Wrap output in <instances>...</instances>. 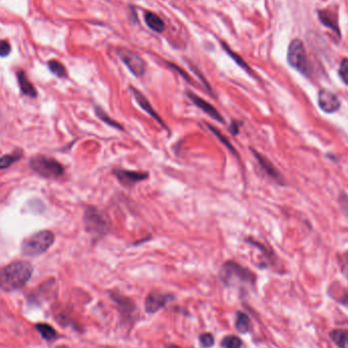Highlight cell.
<instances>
[{
  "label": "cell",
  "mask_w": 348,
  "mask_h": 348,
  "mask_svg": "<svg viewBox=\"0 0 348 348\" xmlns=\"http://www.w3.org/2000/svg\"><path fill=\"white\" fill-rule=\"evenodd\" d=\"M33 273V266L29 262L18 261L7 265L0 271V289L10 292L15 291L30 280Z\"/></svg>",
  "instance_id": "cell-1"
},
{
  "label": "cell",
  "mask_w": 348,
  "mask_h": 348,
  "mask_svg": "<svg viewBox=\"0 0 348 348\" xmlns=\"http://www.w3.org/2000/svg\"><path fill=\"white\" fill-rule=\"evenodd\" d=\"M219 277L228 287H253L255 283L254 274L234 261H227L222 265Z\"/></svg>",
  "instance_id": "cell-2"
},
{
  "label": "cell",
  "mask_w": 348,
  "mask_h": 348,
  "mask_svg": "<svg viewBox=\"0 0 348 348\" xmlns=\"http://www.w3.org/2000/svg\"><path fill=\"white\" fill-rule=\"evenodd\" d=\"M84 224L88 233L95 239H100L109 233L111 223L107 215L94 206L86 209L84 214Z\"/></svg>",
  "instance_id": "cell-3"
},
{
  "label": "cell",
  "mask_w": 348,
  "mask_h": 348,
  "mask_svg": "<svg viewBox=\"0 0 348 348\" xmlns=\"http://www.w3.org/2000/svg\"><path fill=\"white\" fill-rule=\"evenodd\" d=\"M54 234L50 230L36 232L22 243V253L27 257H37L44 253L54 243Z\"/></svg>",
  "instance_id": "cell-4"
},
{
  "label": "cell",
  "mask_w": 348,
  "mask_h": 348,
  "mask_svg": "<svg viewBox=\"0 0 348 348\" xmlns=\"http://www.w3.org/2000/svg\"><path fill=\"white\" fill-rule=\"evenodd\" d=\"M30 165L39 175L46 178H57L64 173L63 166L58 161L43 155L34 156L30 161Z\"/></svg>",
  "instance_id": "cell-5"
},
{
  "label": "cell",
  "mask_w": 348,
  "mask_h": 348,
  "mask_svg": "<svg viewBox=\"0 0 348 348\" xmlns=\"http://www.w3.org/2000/svg\"><path fill=\"white\" fill-rule=\"evenodd\" d=\"M287 61L290 66L300 71L301 74L309 76V61L301 40L294 39L290 42L287 51Z\"/></svg>",
  "instance_id": "cell-6"
},
{
  "label": "cell",
  "mask_w": 348,
  "mask_h": 348,
  "mask_svg": "<svg viewBox=\"0 0 348 348\" xmlns=\"http://www.w3.org/2000/svg\"><path fill=\"white\" fill-rule=\"evenodd\" d=\"M117 53L130 73L137 78L142 77L146 71V63L139 54L128 49H119Z\"/></svg>",
  "instance_id": "cell-7"
},
{
  "label": "cell",
  "mask_w": 348,
  "mask_h": 348,
  "mask_svg": "<svg viewBox=\"0 0 348 348\" xmlns=\"http://www.w3.org/2000/svg\"><path fill=\"white\" fill-rule=\"evenodd\" d=\"M113 174L121 186H124L126 188H132L134 186H136L137 183L149 178L148 172L134 171V170H127L122 168L114 169Z\"/></svg>",
  "instance_id": "cell-8"
},
{
  "label": "cell",
  "mask_w": 348,
  "mask_h": 348,
  "mask_svg": "<svg viewBox=\"0 0 348 348\" xmlns=\"http://www.w3.org/2000/svg\"><path fill=\"white\" fill-rule=\"evenodd\" d=\"M173 299L171 294L161 293L159 291H152L148 294L145 301V308L148 314H155L164 308L166 303Z\"/></svg>",
  "instance_id": "cell-9"
},
{
  "label": "cell",
  "mask_w": 348,
  "mask_h": 348,
  "mask_svg": "<svg viewBox=\"0 0 348 348\" xmlns=\"http://www.w3.org/2000/svg\"><path fill=\"white\" fill-rule=\"evenodd\" d=\"M318 104L326 113H334L339 110L341 102L337 95L332 93L331 91L321 90L318 95Z\"/></svg>",
  "instance_id": "cell-10"
},
{
  "label": "cell",
  "mask_w": 348,
  "mask_h": 348,
  "mask_svg": "<svg viewBox=\"0 0 348 348\" xmlns=\"http://www.w3.org/2000/svg\"><path fill=\"white\" fill-rule=\"evenodd\" d=\"M187 95L190 98V100L192 102V103L196 105L198 108H200L203 112L208 114L210 117H212L213 119H215L216 121L220 122V124H225V120L223 118V116L221 115L220 112L215 108L212 104H210L209 102H207L206 100H204L203 98H201L200 96H198L197 94H194L193 92L188 91Z\"/></svg>",
  "instance_id": "cell-11"
},
{
  "label": "cell",
  "mask_w": 348,
  "mask_h": 348,
  "mask_svg": "<svg viewBox=\"0 0 348 348\" xmlns=\"http://www.w3.org/2000/svg\"><path fill=\"white\" fill-rule=\"evenodd\" d=\"M252 152L254 156V158L257 159L259 165L261 166V168L264 170V172L267 174V175L272 178L274 181L277 182L278 184H281V186H283V184H285V179L284 177L282 176V174L279 172V170L276 168L271 161H269L267 158H266L265 156H263L262 154H260L259 152L255 151L254 149L252 148Z\"/></svg>",
  "instance_id": "cell-12"
},
{
  "label": "cell",
  "mask_w": 348,
  "mask_h": 348,
  "mask_svg": "<svg viewBox=\"0 0 348 348\" xmlns=\"http://www.w3.org/2000/svg\"><path fill=\"white\" fill-rule=\"evenodd\" d=\"M130 91H131L132 96H134V98L136 99L137 103L140 105V107L144 110L146 113H148L152 118H154L163 128L167 129V127L165 126V122L162 120L161 116L155 111L154 107L152 106V104L150 103V101L147 99V97L142 94V92H140L138 89H136L134 87H130Z\"/></svg>",
  "instance_id": "cell-13"
},
{
  "label": "cell",
  "mask_w": 348,
  "mask_h": 348,
  "mask_svg": "<svg viewBox=\"0 0 348 348\" xmlns=\"http://www.w3.org/2000/svg\"><path fill=\"white\" fill-rule=\"evenodd\" d=\"M110 295L111 299L117 303L119 312L122 315L130 316L132 314H134V312L136 311V306L130 299L127 298L125 295H121L119 292H113Z\"/></svg>",
  "instance_id": "cell-14"
},
{
  "label": "cell",
  "mask_w": 348,
  "mask_h": 348,
  "mask_svg": "<svg viewBox=\"0 0 348 348\" xmlns=\"http://www.w3.org/2000/svg\"><path fill=\"white\" fill-rule=\"evenodd\" d=\"M319 18L322 22V24L331 29L333 32H335L337 35L340 36V30H339V26H338V20H337V16L336 15H334L330 10H320L319 12Z\"/></svg>",
  "instance_id": "cell-15"
},
{
  "label": "cell",
  "mask_w": 348,
  "mask_h": 348,
  "mask_svg": "<svg viewBox=\"0 0 348 348\" xmlns=\"http://www.w3.org/2000/svg\"><path fill=\"white\" fill-rule=\"evenodd\" d=\"M16 77H17L18 85H19L20 91H22V93L24 95H26V96H29V97H33V98L36 97L37 96V90L34 87V85L29 80L25 71H23V70L18 71Z\"/></svg>",
  "instance_id": "cell-16"
},
{
  "label": "cell",
  "mask_w": 348,
  "mask_h": 348,
  "mask_svg": "<svg viewBox=\"0 0 348 348\" xmlns=\"http://www.w3.org/2000/svg\"><path fill=\"white\" fill-rule=\"evenodd\" d=\"M145 22L147 26L154 31V32L161 33L165 30V24L163 22V19L157 16L156 14L152 12H147L145 15Z\"/></svg>",
  "instance_id": "cell-17"
},
{
  "label": "cell",
  "mask_w": 348,
  "mask_h": 348,
  "mask_svg": "<svg viewBox=\"0 0 348 348\" xmlns=\"http://www.w3.org/2000/svg\"><path fill=\"white\" fill-rule=\"evenodd\" d=\"M333 343L339 348H348V330L335 329L329 334Z\"/></svg>",
  "instance_id": "cell-18"
},
{
  "label": "cell",
  "mask_w": 348,
  "mask_h": 348,
  "mask_svg": "<svg viewBox=\"0 0 348 348\" xmlns=\"http://www.w3.org/2000/svg\"><path fill=\"white\" fill-rule=\"evenodd\" d=\"M235 328L240 334L248 333L251 329L250 316L242 312H237L235 318Z\"/></svg>",
  "instance_id": "cell-19"
},
{
  "label": "cell",
  "mask_w": 348,
  "mask_h": 348,
  "mask_svg": "<svg viewBox=\"0 0 348 348\" xmlns=\"http://www.w3.org/2000/svg\"><path fill=\"white\" fill-rule=\"evenodd\" d=\"M95 114L97 115V117H98L101 121H103L105 125L109 126L110 127H113V128L119 129V130H124V129H125V127H122L121 124H119V122H117V121L114 120V119H112L101 107L95 106Z\"/></svg>",
  "instance_id": "cell-20"
},
{
  "label": "cell",
  "mask_w": 348,
  "mask_h": 348,
  "mask_svg": "<svg viewBox=\"0 0 348 348\" xmlns=\"http://www.w3.org/2000/svg\"><path fill=\"white\" fill-rule=\"evenodd\" d=\"M207 126H208V128L213 132V134L215 135V136H216L217 137V139L222 142V144L225 146V147H226L231 153H232V154L235 156V157H237V159H239V155H238V153H237V149H235L234 147H233V145L231 144V142L228 141V139L226 138V137H225L223 134H222V132L218 129V128H216V127H214L213 126H211L210 124H206Z\"/></svg>",
  "instance_id": "cell-21"
},
{
  "label": "cell",
  "mask_w": 348,
  "mask_h": 348,
  "mask_svg": "<svg viewBox=\"0 0 348 348\" xmlns=\"http://www.w3.org/2000/svg\"><path fill=\"white\" fill-rule=\"evenodd\" d=\"M22 157H23V152L20 150H16L13 152L12 154L2 156L0 158V169H5L7 167H10L14 163L18 161Z\"/></svg>",
  "instance_id": "cell-22"
},
{
  "label": "cell",
  "mask_w": 348,
  "mask_h": 348,
  "mask_svg": "<svg viewBox=\"0 0 348 348\" xmlns=\"http://www.w3.org/2000/svg\"><path fill=\"white\" fill-rule=\"evenodd\" d=\"M36 329L41 334V336L47 341H51L56 338L57 333L53 329V327H51L48 324H37Z\"/></svg>",
  "instance_id": "cell-23"
},
{
  "label": "cell",
  "mask_w": 348,
  "mask_h": 348,
  "mask_svg": "<svg viewBox=\"0 0 348 348\" xmlns=\"http://www.w3.org/2000/svg\"><path fill=\"white\" fill-rule=\"evenodd\" d=\"M222 47L224 48V50L225 51H226V52H227V54L235 61V63H237V65H239L241 68H243L245 71H248V73L249 74H251V75H253V70L251 69V67L249 66V64H247V63H244V60L239 56V55H237V53H234L233 52V51L226 45V44H225V43H222Z\"/></svg>",
  "instance_id": "cell-24"
},
{
  "label": "cell",
  "mask_w": 348,
  "mask_h": 348,
  "mask_svg": "<svg viewBox=\"0 0 348 348\" xmlns=\"http://www.w3.org/2000/svg\"><path fill=\"white\" fill-rule=\"evenodd\" d=\"M221 346L223 348H240L242 346V341L237 336L228 335L222 339Z\"/></svg>",
  "instance_id": "cell-25"
},
{
  "label": "cell",
  "mask_w": 348,
  "mask_h": 348,
  "mask_svg": "<svg viewBox=\"0 0 348 348\" xmlns=\"http://www.w3.org/2000/svg\"><path fill=\"white\" fill-rule=\"evenodd\" d=\"M48 67L51 73L58 78H64L66 76V69L64 65L57 60H50L48 63Z\"/></svg>",
  "instance_id": "cell-26"
},
{
  "label": "cell",
  "mask_w": 348,
  "mask_h": 348,
  "mask_svg": "<svg viewBox=\"0 0 348 348\" xmlns=\"http://www.w3.org/2000/svg\"><path fill=\"white\" fill-rule=\"evenodd\" d=\"M200 344L203 348H210L214 345V337L211 333H203L199 337Z\"/></svg>",
  "instance_id": "cell-27"
},
{
  "label": "cell",
  "mask_w": 348,
  "mask_h": 348,
  "mask_svg": "<svg viewBox=\"0 0 348 348\" xmlns=\"http://www.w3.org/2000/svg\"><path fill=\"white\" fill-rule=\"evenodd\" d=\"M339 76L343 83L348 85V59H343L340 63L339 67Z\"/></svg>",
  "instance_id": "cell-28"
},
{
  "label": "cell",
  "mask_w": 348,
  "mask_h": 348,
  "mask_svg": "<svg viewBox=\"0 0 348 348\" xmlns=\"http://www.w3.org/2000/svg\"><path fill=\"white\" fill-rule=\"evenodd\" d=\"M10 51H12V46H10L7 40H0V57H6L9 55Z\"/></svg>",
  "instance_id": "cell-29"
},
{
  "label": "cell",
  "mask_w": 348,
  "mask_h": 348,
  "mask_svg": "<svg viewBox=\"0 0 348 348\" xmlns=\"http://www.w3.org/2000/svg\"><path fill=\"white\" fill-rule=\"evenodd\" d=\"M239 125H240V122L238 120H232L229 130L233 136H237L239 134Z\"/></svg>",
  "instance_id": "cell-30"
},
{
  "label": "cell",
  "mask_w": 348,
  "mask_h": 348,
  "mask_svg": "<svg viewBox=\"0 0 348 348\" xmlns=\"http://www.w3.org/2000/svg\"><path fill=\"white\" fill-rule=\"evenodd\" d=\"M341 270H342V273L345 275V277L348 279V258H345V259H342L341 263Z\"/></svg>",
  "instance_id": "cell-31"
},
{
  "label": "cell",
  "mask_w": 348,
  "mask_h": 348,
  "mask_svg": "<svg viewBox=\"0 0 348 348\" xmlns=\"http://www.w3.org/2000/svg\"><path fill=\"white\" fill-rule=\"evenodd\" d=\"M169 65H170V66H171V67H172L173 69H176V70L178 71V73H179V74H180V75H181V76H182V77H183L184 79H187L188 81H191V79H190L189 78V76H188V75L186 74V71H183V70H181V69H180V68H179L178 66H176L175 64H173V63H169Z\"/></svg>",
  "instance_id": "cell-32"
},
{
  "label": "cell",
  "mask_w": 348,
  "mask_h": 348,
  "mask_svg": "<svg viewBox=\"0 0 348 348\" xmlns=\"http://www.w3.org/2000/svg\"><path fill=\"white\" fill-rule=\"evenodd\" d=\"M167 348H181V347H179V346H177V345H174V344H171V345H169Z\"/></svg>",
  "instance_id": "cell-33"
},
{
  "label": "cell",
  "mask_w": 348,
  "mask_h": 348,
  "mask_svg": "<svg viewBox=\"0 0 348 348\" xmlns=\"http://www.w3.org/2000/svg\"><path fill=\"white\" fill-rule=\"evenodd\" d=\"M56 348H68V347H66V346H58Z\"/></svg>",
  "instance_id": "cell-34"
},
{
  "label": "cell",
  "mask_w": 348,
  "mask_h": 348,
  "mask_svg": "<svg viewBox=\"0 0 348 348\" xmlns=\"http://www.w3.org/2000/svg\"><path fill=\"white\" fill-rule=\"evenodd\" d=\"M102 348H108V347H102Z\"/></svg>",
  "instance_id": "cell-35"
}]
</instances>
